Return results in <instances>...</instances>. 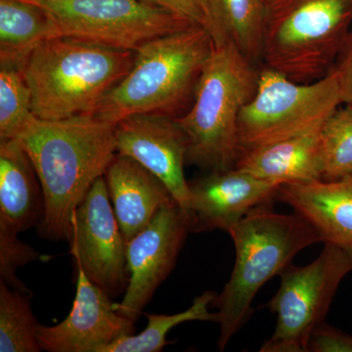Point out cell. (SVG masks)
<instances>
[{
  "label": "cell",
  "instance_id": "5bb4252c",
  "mask_svg": "<svg viewBox=\"0 0 352 352\" xmlns=\"http://www.w3.org/2000/svg\"><path fill=\"white\" fill-rule=\"evenodd\" d=\"M188 183L192 232L229 234L254 208L276 200L281 187L237 168L208 171Z\"/></svg>",
  "mask_w": 352,
  "mask_h": 352
},
{
  "label": "cell",
  "instance_id": "ffe728a7",
  "mask_svg": "<svg viewBox=\"0 0 352 352\" xmlns=\"http://www.w3.org/2000/svg\"><path fill=\"white\" fill-rule=\"evenodd\" d=\"M59 36L50 14L25 0H0V64L22 66L39 44Z\"/></svg>",
  "mask_w": 352,
  "mask_h": 352
},
{
  "label": "cell",
  "instance_id": "d4e9b609",
  "mask_svg": "<svg viewBox=\"0 0 352 352\" xmlns=\"http://www.w3.org/2000/svg\"><path fill=\"white\" fill-rule=\"evenodd\" d=\"M41 254L14 234L0 232V279L12 289L31 296L32 292L18 278L16 271L39 258Z\"/></svg>",
  "mask_w": 352,
  "mask_h": 352
},
{
  "label": "cell",
  "instance_id": "f1b7e54d",
  "mask_svg": "<svg viewBox=\"0 0 352 352\" xmlns=\"http://www.w3.org/2000/svg\"><path fill=\"white\" fill-rule=\"evenodd\" d=\"M266 1H267V6H268V4L271 3V2L274 1V0H266Z\"/></svg>",
  "mask_w": 352,
  "mask_h": 352
},
{
  "label": "cell",
  "instance_id": "cb8c5ba5",
  "mask_svg": "<svg viewBox=\"0 0 352 352\" xmlns=\"http://www.w3.org/2000/svg\"><path fill=\"white\" fill-rule=\"evenodd\" d=\"M34 117L32 94L19 67L0 66V142L16 139Z\"/></svg>",
  "mask_w": 352,
  "mask_h": 352
},
{
  "label": "cell",
  "instance_id": "5b68a950",
  "mask_svg": "<svg viewBox=\"0 0 352 352\" xmlns=\"http://www.w3.org/2000/svg\"><path fill=\"white\" fill-rule=\"evenodd\" d=\"M259 68L230 44L214 46L191 108L175 119L186 136L187 164L208 171L235 168L240 113L256 94Z\"/></svg>",
  "mask_w": 352,
  "mask_h": 352
},
{
  "label": "cell",
  "instance_id": "484cf974",
  "mask_svg": "<svg viewBox=\"0 0 352 352\" xmlns=\"http://www.w3.org/2000/svg\"><path fill=\"white\" fill-rule=\"evenodd\" d=\"M307 352H352V336L324 322L310 336Z\"/></svg>",
  "mask_w": 352,
  "mask_h": 352
},
{
  "label": "cell",
  "instance_id": "8992f818",
  "mask_svg": "<svg viewBox=\"0 0 352 352\" xmlns=\"http://www.w3.org/2000/svg\"><path fill=\"white\" fill-rule=\"evenodd\" d=\"M352 27V0H274L264 23L261 67L300 83L333 71Z\"/></svg>",
  "mask_w": 352,
  "mask_h": 352
},
{
  "label": "cell",
  "instance_id": "30bf717a",
  "mask_svg": "<svg viewBox=\"0 0 352 352\" xmlns=\"http://www.w3.org/2000/svg\"><path fill=\"white\" fill-rule=\"evenodd\" d=\"M72 256L88 279L111 298L126 292L129 284L126 242L101 176L88 190L72 219Z\"/></svg>",
  "mask_w": 352,
  "mask_h": 352
},
{
  "label": "cell",
  "instance_id": "603a6c76",
  "mask_svg": "<svg viewBox=\"0 0 352 352\" xmlns=\"http://www.w3.org/2000/svg\"><path fill=\"white\" fill-rule=\"evenodd\" d=\"M322 180L352 175V105L337 109L320 131Z\"/></svg>",
  "mask_w": 352,
  "mask_h": 352
},
{
  "label": "cell",
  "instance_id": "e0dca14e",
  "mask_svg": "<svg viewBox=\"0 0 352 352\" xmlns=\"http://www.w3.org/2000/svg\"><path fill=\"white\" fill-rule=\"evenodd\" d=\"M44 197L38 175L17 139L0 142V232L19 235L38 226Z\"/></svg>",
  "mask_w": 352,
  "mask_h": 352
},
{
  "label": "cell",
  "instance_id": "8fae6325",
  "mask_svg": "<svg viewBox=\"0 0 352 352\" xmlns=\"http://www.w3.org/2000/svg\"><path fill=\"white\" fill-rule=\"evenodd\" d=\"M192 220L182 206L171 201L152 221L126 243L129 284L118 312L135 323L155 292L175 268L188 234Z\"/></svg>",
  "mask_w": 352,
  "mask_h": 352
},
{
  "label": "cell",
  "instance_id": "44dd1931",
  "mask_svg": "<svg viewBox=\"0 0 352 352\" xmlns=\"http://www.w3.org/2000/svg\"><path fill=\"white\" fill-rule=\"evenodd\" d=\"M217 294L207 291L197 296L193 305L179 314L170 315L147 314V327L138 335L122 336L110 344L104 352H160L170 344L166 335L175 326L189 321H212L217 312L210 311V307Z\"/></svg>",
  "mask_w": 352,
  "mask_h": 352
},
{
  "label": "cell",
  "instance_id": "9a60e30c",
  "mask_svg": "<svg viewBox=\"0 0 352 352\" xmlns=\"http://www.w3.org/2000/svg\"><path fill=\"white\" fill-rule=\"evenodd\" d=\"M276 200L307 219L322 243L335 245L352 258V175L333 182L282 185Z\"/></svg>",
  "mask_w": 352,
  "mask_h": 352
},
{
  "label": "cell",
  "instance_id": "d6986e66",
  "mask_svg": "<svg viewBox=\"0 0 352 352\" xmlns=\"http://www.w3.org/2000/svg\"><path fill=\"white\" fill-rule=\"evenodd\" d=\"M205 29L214 45L230 44L251 63L261 67L266 0H206Z\"/></svg>",
  "mask_w": 352,
  "mask_h": 352
},
{
  "label": "cell",
  "instance_id": "3957f363",
  "mask_svg": "<svg viewBox=\"0 0 352 352\" xmlns=\"http://www.w3.org/2000/svg\"><path fill=\"white\" fill-rule=\"evenodd\" d=\"M229 235L235 245V265L223 291L212 303L217 309L220 351L251 318L252 302L259 289L279 276L298 252L322 243L307 219L296 212L278 214L272 203L254 208Z\"/></svg>",
  "mask_w": 352,
  "mask_h": 352
},
{
  "label": "cell",
  "instance_id": "4316f807",
  "mask_svg": "<svg viewBox=\"0 0 352 352\" xmlns=\"http://www.w3.org/2000/svg\"><path fill=\"white\" fill-rule=\"evenodd\" d=\"M332 72L337 76L342 105H352V27Z\"/></svg>",
  "mask_w": 352,
  "mask_h": 352
},
{
  "label": "cell",
  "instance_id": "83f0119b",
  "mask_svg": "<svg viewBox=\"0 0 352 352\" xmlns=\"http://www.w3.org/2000/svg\"><path fill=\"white\" fill-rule=\"evenodd\" d=\"M150 3L161 7L205 28L207 23L206 0H146Z\"/></svg>",
  "mask_w": 352,
  "mask_h": 352
},
{
  "label": "cell",
  "instance_id": "7402d4cb",
  "mask_svg": "<svg viewBox=\"0 0 352 352\" xmlns=\"http://www.w3.org/2000/svg\"><path fill=\"white\" fill-rule=\"evenodd\" d=\"M32 296L0 279V352H38V327Z\"/></svg>",
  "mask_w": 352,
  "mask_h": 352
},
{
  "label": "cell",
  "instance_id": "9c48e42d",
  "mask_svg": "<svg viewBox=\"0 0 352 352\" xmlns=\"http://www.w3.org/2000/svg\"><path fill=\"white\" fill-rule=\"evenodd\" d=\"M25 1L41 6L50 14L59 36L134 51L151 39L194 25L146 0Z\"/></svg>",
  "mask_w": 352,
  "mask_h": 352
},
{
  "label": "cell",
  "instance_id": "277c9868",
  "mask_svg": "<svg viewBox=\"0 0 352 352\" xmlns=\"http://www.w3.org/2000/svg\"><path fill=\"white\" fill-rule=\"evenodd\" d=\"M214 50L207 30L196 24L147 41L135 51L131 69L106 95L95 115L115 124L134 115L175 119L194 96Z\"/></svg>",
  "mask_w": 352,
  "mask_h": 352
},
{
  "label": "cell",
  "instance_id": "2e32d148",
  "mask_svg": "<svg viewBox=\"0 0 352 352\" xmlns=\"http://www.w3.org/2000/svg\"><path fill=\"white\" fill-rule=\"evenodd\" d=\"M109 198L126 242L142 231L160 210L175 200L162 180L131 157L118 154L105 175Z\"/></svg>",
  "mask_w": 352,
  "mask_h": 352
},
{
  "label": "cell",
  "instance_id": "7c38bea8",
  "mask_svg": "<svg viewBox=\"0 0 352 352\" xmlns=\"http://www.w3.org/2000/svg\"><path fill=\"white\" fill-rule=\"evenodd\" d=\"M76 267V293L64 321L38 327V340L48 352H104L122 336L134 332V322L116 310L104 289L92 283L80 265Z\"/></svg>",
  "mask_w": 352,
  "mask_h": 352
},
{
  "label": "cell",
  "instance_id": "ba28073f",
  "mask_svg": "<svg viewBox=\"0 0 352 352\" xmlns=\"http://www.w3.org/2000/svg\"><path fill=\"white\" fill-rule=\"evenodd\" d=\"M351 271V256L331 244H324L311 263L285 268L279 289L265 305L277 315L276 327L259 351L307 352L310 336L326 322L340 285Z\"/></svg>",
  "mask_w": 352,
  "mask_h": 352
},
{
  "label": "cell",
  "instance_id": "52a82bcc",
  "mask_svg": "<svg viewBox=\"0 0 352 352\" xmlns=\"http://www.w3.org/2000/svg\"><path fill=\"white\" fill-rule=\"evenodd\" d=\"M340 105L333 72L317 82L300 83L261 67L256 94L240 113L241 151L317 133Z\"/></svg>",
  "mask_w": 352,
  "mask_h": 352
},
{
  "label": "cell",
  "instance_id": "7a4b0ae2",
  "mask_svg": "<svg viewBox=\"0 0 352 352\" xmlns=\"http://www.w3.org/2000/svg\"><path fill=\"white\" fill-rule=\"evenodd\" d=\"M135 51L58 36L28 55L21 71L32 94V111L41 120L94 113L127 75Z\"/></svg>",
  "mask_w": 352,
  "mask_h": 352
},
{
  "label": "cell",
  "instance_id": "ac0fdd59",
  "mask_svg": "<svg viewBox=\"0 0 352 352\" xmlns=\"http://www.w3.org/2000/svg\"><path fill=\"white\" fill-rule=\"evenodd\" d=\"M235 168L279 186L322 180L319 132L243 152Z\"/></svg>",
  "mask_w": 352,
  "mask_h": 352
},
{
  "label": "cell",
  "instance_id": "4fadbf2b",
  "mask_svg": "<svg viewBox=\"0 0 352 352\" xmlns=\"http://www.w3.org/2000/svg\"><path fill=\"white\" fill-rule=\"evenodd\" d=\"M117 153L135 160L162 180L190 217L189 183L185 179L186 136L173 118L134 115L116 124Z\"/></svg>",
  "mask_w": 352,
  "mask_h": 352
},
{
  "label": "cell",
  "instance_id": "6da1fadb",
  "mask_svg": "<svg viewBox=\"0 0 352 352\" xmlns=\"http://www.w3.org/2000/svg\"><path fill=\"white\" fill-rule=\"evenodd\" d=\"M31 159L44 197L43 239L69 241L74 212L117 155L116 124L95 113L32 117L16 138Z\"/></svg>",
  "mask_w": 352,
  "mask_h": 352
}]
</instances>
